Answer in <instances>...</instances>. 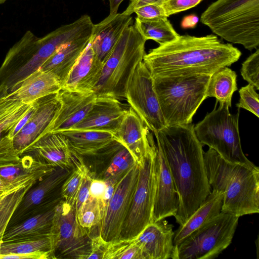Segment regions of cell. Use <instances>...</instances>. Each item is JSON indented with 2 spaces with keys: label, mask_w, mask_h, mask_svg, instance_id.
I'll return each instance as SVG.
<instances>
[{
  "label": "cell",
  "mask_w": 259,
  "mask_h": 259,
  "mask_svg": "<svg viewBox=\"0 0 259 259\" xmlns=\"http://www.w3.org/2000/svg\"><path fill=\"white\" fill-rule=\"evenodd\" d=\"M133 24L131 15L121 13L109 15L94 24L90 44L97 59L103 65L124 30Z\"/></svg>",
  "instance_id": "7402d4cb"
},
{
  "label": "cell",
  "mask_w": 259,
  "mask_h": 259,
  "mask_svg": "<svg viewBox=\"0 0 259 259\" xmlns=\"http://www.w3.org/2000/svg\"><path fill=\"white\" fill-rule=\"evenodd\" d=\"M31 104L12 100L0 101V141L9 135L28 111Z\"/></svg>",
  "instance_id": "1f68e13d"
},
{
  "label": "cell",
  "mask_w": 259,
  "mask_h": 259,
  "mask_svg": "<svg viewBox=\"0 0 259 259\" xmlns=\"http://www.w3.org/2000/svg\"><path fill=\"white\" fill-rule=\"evenodd\" d=\"M156 191L152 222L176 214L179 200L167 160L156 144Z\"/></svg>",
  "instance_id": "ac0fdd59"
},
{
  "label": "cell",
  "mask_w": 259,
  "mask_h": 259,
  "mask_svg": "<svg viewBox=\"0 0 259 259\" xmlns=\"http://www.w3.org/2000/svg\"><path fill=\"white\" fill-rule=\"evenodd\" d=\"M92 178L90 172L87 169L84 173L82 184L75 202L76 214L82 205L90 196L89 190Z\"/></svg>",
  "instance_id": "ee69618b"
},
{
  "label": "cell",
  "mask_w": 259,
  "mask_h": 259,
  "mask_svg": "<svg viewBox=\"0 0 259 259\" xmlns=\"http://www.w3.org/2000/svg\"><path fill=\"white\" fill-rule=\"evenodd\" d=\"M105 181L106 183V186L104 196L102 200L104 209L112 197L114 192L116 185L118 182L113 180H107Z\"/></svg>",
  "instance_id": "c3c4849f"
},
{
  "label": "cell",
  "mask_w": 259,
  "mask_h": 259,
  "mask_svg": "<svg viewBox=\"0 0 259 259\" xmlns=\"http://www.w3.org/2000/svg\"><path fill=\"white\" fill-rule=\"evenodd\" d=\"M240 99L236 107L244 109L259 117V95L254 87L248 83L239 90Z\"/></svg>",
  "instance_id": "74e56055"
},
{
  "label": "cell",
  "mask_w": 259,
  "mask_h": 259,
  "mask_svg": "<svg viewBox=\"0 0 259 259\" xmlns=\"http://www.w3.org/2000/svg\"><path fill=\"white\" fill-rule=\"evenodd\" d=\"M102 67L90 41L62 83V88L81 93L95 92Z\"/></svg>",
  "instance_id": "cb8c5ba5"
},
{
  "label": "cell",
  "mask_w": 259,
  "mask_h": 259,
  "mask_svg": "<svg viewBox=\"0 0 259 259\" xmlns=\"http://www.w3.org/2000/svg\"><path fill=\"white\" fill-rule=\"evenodd\" d=\"M106 186V181L103 179L92 178L89 190L90 196L102 201Z\"/></svg>",
  "instance_id": "f6af8a7d"
},
{
  "label": "cell",
  "mask_w": 259,
  "mask_h": 259,
  "mask_svg": "<svg viewBox=\"0 0 259 259\" xmlns=\"http://www.w3.org/2000/svg\"><path fill=\"white\" fill-rule=\"evenodd\" d=\"M111 149V159L103 179L117 182L136 162L130 152L116 141L112 144Z\"/></svg>",
  "instance_id": "d6a6232c"
},
{
  "label": "cell",
  "mask_w": 259,
  "mask_h": 259,
  "mask_svg": "<svg viewBox=\"0 0 259 259\" xmlns=\"http://www.w3.org/2000/svg\"><path fill=\"white\" fill-rule=\"evenodd\" d=\"M173 225L165 219L152 222L135 238L143 259H176Z\"/></svg>",
  "instance_id": "ffe728a7"
},
{
  "label": "cell",
  "mask_w": 259,
  "mask_h": 259,
  "mask_svg": "<svg viewBox=\"0 0 259 259\" xmlns=\"http://www.w3.org/2000/svg\"><path fill=\"white\" fill-rule=\"evenodd\" d=\"M223 198L222 192L211 190L196 210L175 232L174 244L178 245L196 230L218 215L221 212Z\"/></svg>",
  "instance_id": "4316f807"
},
{
  "label": "cell",
  "mask_w": 259,
  "mask_h": 259,
  "mask_svg": "<svg viewBox=\"0 0 259 259\" xmlns=\"http://www.w3.org/2000/svg\"><path fill=\"white\" fill-rule=\"evenodd\" d=\"M8 94V90L4 85H0V101L5 98Z\"/></svg>",
  "instance_id": "f907efd6"
},
{
  "label": "cell",
  "mask_w": 259,
  "mask_h": 259,
  "mask_svg": "<svg viewBox=\"0 0 259 259\" xmlns=\"http://www.w3.org/2000/svg\"><path fill=\"white\" fill-rule=\"evenodd\" d=\"M139 166L135 164L117 182L114 192L104 209L99 235L107 242L119 239L137 187Z\"/></svg>",
  "instance_id": "5bb4252c"
},
{
  "label": "cell",
  "mask_w": 259,
  "mask_h": 259,
  "mask_svg": "<svg viewBox=\"0 0 259 259\" xmlns=\"http://www.w3.org/2000/svg\"><path fill=\"white\" fill-rule=\"evenodd\" d=\"M89 234L79 224L75 205L61 199L55 207L50 233L51 259H87L91 248Z\"/></svg>",
  "instance_id": "30bf717a"
},
{
  "label": "cell",
  "mask_w": 259,
  "mask_h": 259,
  "mask_svg": "<svg viewBox=\"0 0 259 259\" xmlns=\"http://www.w3.org/2000/svg\"><path fill=\"white\" fill-rule=\"evenodd\" d=\"M62 133L72 151L81 156L97 155L116 141L113 134L108 132L84 130Z\"/></svg>",
  "instance_id": "f1b7e54d"
},
{
  "label": "cell",
  "mask_w": 259,
  "mask_h": 259,
  "mask_svg": "<svg viewBox=\"0 0 259 259\" xmlns=\"http://www.w3.org/2000/svg\"><path fill=\"white\" fill-rule=\"evenodd\" d=\"M124 98L154 134L166 126L154 89L153 77L143 61L136 65L130 75Z\"/></svg>",
  "instance_id": "7c38bea8"
},
{
  "label": "cell",
  "mask_w": 259,
  "mask_h": 259,
  "mask_svg": "<svg viewBox=\"0 0 259 259\" xmlns=\"http://www.w3.org/2000/svg\"><path fill=\"white\" fill-rule=\"evenodd\" d=\"M16 258V259H51L50 252H35L26 254H6L0 255V259Z\"/></svg>",
  "instance_id": "bcb514c9"
},
{
  "label": "cell",
  "mask_w": 259,
  "mask_h": 259,
  "mask_svg": "<svg viewBox=\"0 0 259 259\" xmlns=\"http://www.w3.org/2000/svg\"><path fill=\"white\" fill-rule=\"evenodd\" d=\"M244 80L259 90V49L250 55L242 63L240 70Z\"/></svg>",
  "instance_id": "f35d334b"
},
{
  "label": "cell",
  "mask_w": 259,
  "mask_h": 259,
  "mask_svg": "<svg viewBox=\"0 0 259 259\" xmlns=\"http://www.w3.org/2000/svg\"><path fill=\"white\" fill-rule=\"evenodd\" d=\"M123 1L124 0H108L110 7V13L109 15H112L117 13L119 7Z\"/></svg>",
  "instance_id": "681fc988"
},
{
  "label": "cell",
  "mask_w": 259,
  "mask_h": 259,
  "mask_svg": "<svg viewBox=\"0 0 259 259\" xmlns=\"http://www.w3.org/2000/svg\"><path fill=\"white\" fill-rule=\"evenodd\" d=\"M61 88V82L54 74L39 69L14 87L3 100H18L31 104L44 97L58 93Z\"/></svg>",
  "instance_id": "d4e9b609"
},
{
  "label": "cell",
  "mask_w": 259,
  "mask_h": 259,
  "mask_svg": "<svg viewBox=\"0 0 259 259\" xmlns=\"http://www.w3.org/2000/svg\"><path fill=\"white\" fill-rule=\"evenodd\" d=\"M238 90L237 74L228 67L213 73L210 77L206 92V98L214 97L216 103L231 107L233 93Z\"/></svg>",
  "instance_id": "f546056e"
},
{
  "label": "cell",
  "mask_w": 259,
  "mask_h": 259,
  "mask_svg": "<svg viewBox=\"0 0 259 259\" xmlns=\"http://www.w3.org/2000/svg\"><path fill=\"white\" fill-rule=\"evenodd\" d=\"M7 0H0V5H2L5 3Z\"/></svg>",
  "instance_id": "816d5d0a"
},
{
  "label": "cell",
  "mask_w": 259,
  "mask_h": 259,
  "mask_svg": "<svg viewBox=\"0 0 259 259\" xmlns=\"http://www.w3.org/2000/svg\"><path fill=\"white\" fill-rule=\"evenodd\" d=\"M194 124L166 126L154 134L167 160L179 196L176 222L183 224L211 191L203 145Z\"/></svg>",
  "instance_id": "6da1fadb"
},
{
  "label": "cell",
  "mask_w": 259,
  "mask_h": 259,
  "mask_svg": "<svg viewBox=\"0 0 259 259\" xmlns=\"http://www.w3.org/2000/svg\"><path fill=\"white\" fill-rule=\"evenodd\" d=\"M92 33L74 39L58 49L40 68L54 74L63 83L70 71L89 44Z\"/></svg>",
  "instance_id": "484cf974"
},
{
  "label": "cell",
  "mask_w": 259,
  "mask_h": 259,
  "mask_svg": "<svg viewBox=\"0 0 259 259\" xmlns=\"http://www.w3.org/2000/svg\"><path fill=\"white\" fill-rule=\"evenodd\" d=\"M55 207L8 227L3 236V242L35 239L49 236Z\"/></svg>",
  "instance_id": "83f0119b"
},
{
  "label": "cell",
  "mask_w": 259,
  "mask_h": 259,
  "mask_svg": "<svg viewBox=\"0 0 259 259\" xmlns=\"http://www.w3.org/2000/svg\"><path fill=\"white\" fill-rule=\"evenodd\" d=\"M151 132L141 118L130 107L112 134L115 140L130 152L136 163L140 166L155 143Z\"/></svg>",
  "instance_id": "2e32d148"
},
{
  "label": "cell",
  "mask_w": 259,
  "mask_h": 259,
  "mask_svg": "<svg viewBox=\"0 0 259 259\" xmlns=\"http://www.w3.org/2000/svg\"><path fill=\"white\" fill-rule=\"evenodd\" d=\"M241 53L212 34L203 36L180 35L151 49L143 62L153 77L191 74L212 75L237 62Z\"/></svg>",
  "instance_id": "7a4b0ae2"
},
{
  "label": "cell",
  "mask_w": 259,
  "mask_h": 259,
  "mask_svg": "<svg viewBox=\"0 0 259 259\" xmlns=\"http://www.w3.org/2000/svg\"><path fill=\"white\" fill-rule=\"evenodd\" d=\"M22 154L54 167L71 169L73 164V152L62 132L46 133L25 149Z\"/></svg>",
  "instance_id": "d6986e66"
},
{
  "label": "cell",
  "mask_w": 259,
  "mask_h": 259,
  "mask_svg": "<svg viewBox=\"0 0 259 259\" xmlns=\"http://www.w3.org/2000/svg\"><path fill=\"white\" fill-rule=\"evenodd\" d=\"M86 28L77 19L61 26L41 37L27 30L9 50L0 67V85L10 91L40 69L47 59L63 45L83 36Z\"/></svg>",
  "instance_id": "3957f363"
},
{
  "label": "cell",
  "mask_w": 259,
  "mask_h": 259,
  "mask_svg": "<svg viewBox=\"0 0 259 259\" xmlns=\"http://www.w3.org/2000/svg\"><path fill=\"white\" fill-rule=\"evenodd\" d=\"M239 217L221 211L176 246V259H213L231 243Z\"/></svg>",
  "instance_id": "9c48e42d"
},
{
  "label": "cell",
  "mask_w": 259,
  "mask_h": 259,
  "mask_svg": "<svg viewBox=\"0 0 259 259\" xmlns=\"http://www.w3.org/2000/svg\"><path fill=\"white\" fill-rule=\"evenodd\" d=\"M73 162L76 166L65 180L61 189L62 200L70 205H75L84 173L88 169L79 158V155L74 152Z\"/></svg>",
  "instance_id": "836d02e7"
},
{
  "label": "cell",
  "mask_w": 259,
  "mask_h": 259,
  "mask_svg": "<svg viewBox=\"0 0 259 259\" xmlns=\"http://www.w3.org/2000/svg\"><path fill=\"white\" fill-rule=\"evenodd\" d=\"M71 171L70 168L55 167L32 185L15 210L8 227L55 207L62 199V185Z\"/></svg>",
  "instance_id": "4fadbf2b"
},
{
  "label": "cell",
  "mask_w": 259,
  "mask_h": 259,
  "mask_svg": "<svg viewBox=\"0 0 259 259\" xmlns=\"http://www.w3.org/2000/svg\"><path fill=\"white\" fill-rule=\"evenodd\" d=\"M200 20L228 42L252 51L259 46V0H217Z\"/></svg>",
  "instance_id": "5b68a950"
},
{
  "label": "cell",
  "mask_w": 259,
  "mask_h": 259,
  "mask_svg": "<svg viewBox=\"0 0 259 259\" xmlns=\"http://www.w3.org/2000/svg\"><path fill=\"white\" fill-rule=\"evenodd\" d=\"M127 109L117 99L97 97L83 119L69 131L94 130L112 134L119 125Z\"/></svg>",
  "instance_id": "44dd1931"
},
{
  "label": "cell",
  "mask_w": 259,
  "mask_h": 259,
  "mask_svg": "<svg viewBox=\"0 0 259 259\" xmlns=\"http://www.w3.org/2000/svg\"><path fill=\"white\" fill-rule=\"evenodd\" d=\"M104 210L102 201L90 196L77 213L79 224L88 232V230L100 225Z\"/></svg>",
  "instance_id": "d590c367"
},
{
  "label": "cell",
  "mask_w": 259,
  "mask_h": 259,
  "mask_svg": "<svg viewBox=\"0 0 259 259\" xmlns=\"http://www.w3.org/2000/svg\"><path fill=\"white\" fill-rule=\"evenodd\" d=\"M38 170L29 172L12 183L0 178V247L15 210L29 189L41 178Z\"/></svg>",
  "instance_id": "603a6c76"
},
{
  "label": "cell",
  "mask_w": 259,
  "mask_h": 259,
  "mask_svg": "<svg viewBox=\"0 0 259 259\" xmlns=\"http://www.w3.org/2000/svg\"><path fill=\"white\" fill-rule=\"evenodd\" d=\"M137 17L146 20H152L167 18L165 11L161 5L150 4H147L134 9L133 13Z\"/></svg>",
  "instance_id": "60d3db41"
},
{
  "label": "cell",
  "mask_w": 259,
  "mask_h": 259,
  "mask_svg": "<svg viewBox=\"0 0 259 259\" xmlns=\"http://www.w3.org/2000/svg\"><path fill=\"white\" fill-rule=\"evenodd\" d=\"M239 109L231 114L226 105L207 113L194 131L199 141L214 150L226 160L249 166L255 165L244 155L239 131Z\"/></svg>",
  "instance_id": "ba28073f"
},
{
  "label": "cell",
  "mask_w": 259,
  "mask_h": 259,
  "mask_svg": "<svg viewBox=\"0 0 259 259\" xmlns=\"http://www.w3.org/2000/svg\"><path fill=\"white\" fill-rule=\"evenodd\" d=\"M167 0H130L128 7L122 12L127 15H131L135 9L150 4H157L162 6Z\"/></svg>",
  "instance_id": "7dc6e473"
},
{
  "label": "cell",
  "mask_w": 259,
  "mask_h": 259,
  "mask_svg": "<svg viewBox=\"0 0 259 259\" xmlns=\"http://www.w3.org/2000/svg\"><path fill=\"white\" fill-rule=\"evenodd\" d=\"M146 41L135 25L124 30L103 65L95 90L98 97H112L118 100L124 98L128 78L146 54Z\"/></svg>",
  "instance_id": "52a82bcc"
},
{
  "label": "cell",
  "mask_w": 259,
  "mask_h": 259,
  "mask_svg": "<svg viewBox=\"0 0 259 259\" xmlns=\"http://www.w3.org/2000/svg\"><path fill=\"white\" fill-rule=\"evenodd\" d=\"M57 93L33 102L35 109L32 115L12 139L14 147L20 156L25 149L47 132L60 107Z\"/></svg>",
  "instance_id": "9a60e30c"
},
{
  "label": "cell",
  "mask_w": 259,
  "mask_h": 259,
  "mask_svg": "<svg viewBox=\"0 0 259 259\" xmlns=\"http://www.w3.org/2000/svg\"><path fill=\"white\" fill-rule=\"evenodd\" d=\"M202 0H167L162 5L168 17L194 7Z\"/></svg>",
  "instance_id": "b9f144b4"
},
{
  "label": "cell",
  "mask_w": 259,
  "mask_h": 259,
  "mask_svg": "<svg viewBox=\"0 0 259 259\" xmlns=\"http://www.w3.org/2000/svg\"><path fill=\"white\" fill-rule=\"evenodd\" d=\"M51 251L50 236L35 239L3 242L0 247V255L10 253L26 254L35 252L51 253Z\"/></svg>",
  "instance_id": "e575fe53"
},
{
  "label": "cell",
  "mask_w": 259,
  "mask_h": 259,
  "mask_svg": "<svg viewBox=\"0 0 259 259\" xmlns=\"http://www.w3.org/2000/svg\"><path fill=\"white\" fill-rule=\"evenodd\" d=\"M57 94L60 107L47 133L71 130L83 119L97 98L95 92L81 93L63 88Z\"/></svg>",
  "instance_id": "e0dca14e"
},
{
  "label": "cell",
  "mask_w": 259,
  "mask_h": 259,
  "mask_svg": "<svg viewBox=\"0 0 259 259\" xmlns=\"http://www.w3.org/2000/svg\"><path fill=\"white\" fill-rule=\"evenodd\" d=\"M109 244L99 234L92 238L91 252L88 258L104 259Z\"/></svg>",
  "instance_id": "7bdbcfd3"
},
{
  "label": "cell",
  "mask_w": 259,
  "mask_h": 259,
  "mask_svg": "<svg viewBox=\"0 0 259 259\" xmlns=\"http://www.w3.org/2000/svg\"><path fill=\"white\" fill-rule=\"evenodd\" d=\"M211 75L154 77L153 83L166 126L192 123L203 101Z\"/></svg>",
  "instance_id": "8992f818"
},
{
  "label": "cell",
  "mask_w": 259,
  "mask_h": 259,
  "mask_svg": "<svg viewBox=\"0 0 259 259\" xmlns=\"http://www.w3.org/2000/svg\"><path fill=\"white\" fill-rule=\"evenodd\" d=\"M134 25L146 41L153 40L159 46L175 40L179 35L167 18L146 20L137 17Z\"/></svg>",
  "instance_id": "4dcf8cb0"
},
{
  "label": "cell",
  "mask_w": 259,
  "mask_h": 259,
  "mask_svg": "<svg viewBox=\"0 0 259 259\" xmlns=\"http://www.w3.org/2000/svg\"><path fill=\"white\" fill-rule=\"evenodd\" d=\"M21 156L16 151L8 136L0 141V168L20 163Z\"/></svg>",
  "instance_id": "ab89813d"
},
{
  "label": "cell",
  "mask_w": 259,
  "mask_h": 259,
  "mask_svg": "<svg viewBox=\"0 0 259 259\" xmlns=\"http://www.w3.org/2000/svg\"><path fill=\"white\" fill-rule=\"evenodd\" d=\"M156 150L154 143L139 166L137 187L119 239L136 237L152 222L156 191Z\"/></svg>",
  "instance_id": "8fae6325"
},
{
  "label": "cell",
  "mask_w": 259,
  "mask_h": 259,
  "mask_svg": "<svg viewBox=\"0 0 259 259\" xmlns=\"http://www.w3.org/2000/svg\"><path fill=\"white\" fill-rule=\"evenodd\" d=\"M104 259H143L141 247L135 238L109 242Z\"/></svg>",
  "instance_id": "8d00e7d4"
},
{
  "label": "cell",
  "mask_w": 259,
  "mask_h": 259,
  "mask_svg": "<svg viewBox=\"0 0 259 259\" xmlns=\"http://www.w3.org/2000/svg\"><path fill=\"white\" fill-rule=\"evenodd\" d=\"M211 190L223 193L221 211L239 217L259 212V168L229 162L214 150L204 152Z\"/></svg>",
  "instance_id": "277c9868"
}]
</instances>
